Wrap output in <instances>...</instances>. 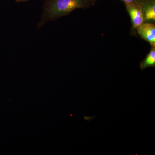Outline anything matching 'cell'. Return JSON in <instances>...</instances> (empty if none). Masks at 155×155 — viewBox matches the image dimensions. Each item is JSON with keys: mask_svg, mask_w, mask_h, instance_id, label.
I'll return each mask as SVG.
<instances>
[{"mask_svg": "<svg viewBox=\"0 0 155 155\" xmlns=\"http://www.w3.org/2000/svg\"><path fill=\"white\" fill-rule=\"evenodd\" d=\"M125 7L130 15L133 28L137 29L145 22L141 6L137 1L134 2L125 4Z\"/></svg>", "mask_w": 155, "mask_h": 155, "instance_id": "cell-2", "label": "cell"}, {"mask_svg": "<svg viewBox=\"0 0 155 155\" xmlns=\"http://www.w3.org/2000/svg\"><path fill=\"white\" fill-rule=\"evenodd\" d=\"M96 0H45L43 12L38 27L41 28L51 20L67 16L76 9H85L94 4Z\"/></svg>", "mask_w": 155, "mask_h": 155, "instance_id": "cell-1", "label": "cell"}, {"mask_svg": "<svg viewBox=\"0 0 155 155\" xmlns=\"http://www.w3.org/2000/svg\"><path fill=\"white\" fill-rule=\"evenodd\" d=\"M17 2H25L29 1V0H15Z\"/></svg>", "mask_w": 155, "mask_h": 155, "instance_id": "cell-7", "label": "cell"}, {"mask_svg": "<svg viewBox=\"0 0 155 155\" xmlns=\"http://www.w3.org/2000/svg\"><path fill=\"white\" fill-rule=\"evenodd\" d=\"M155 67V48L152 47L150 51L140 64V68L143 70L148 67Z\"/></svg>", "mask_w": 155, "mask_h": 155, "instance_id": "cell-5", "label": "cell"}, {"mask_svg": "<svg viewBox=\"0 0 155 155\" xmlns=\"http://www.w3.org/2000/svg\"><path fill=\"white\" fill-rule=\"evenodd\" d=\"M143 12L145 22L155 20V0H137Z\"/></svg>", "mask_w": 155, "mask_h": 155, "instance_id": "cell-4", "label": "cell"}, {"mask_svg": "<svg viewBox=\"0 0 155 155\" xmlns=\"http://www.w3.org/2000/svg\"><path fill=\"white\" fill-rule=\"evenodd\" d=\"M137 33L142 38L155 47V25L153 23L144 22L137 28Z\"/></svg>", "mask_w": 155, "mask_h": 155, "instance_id": "cell-3", "label": "cell"}, {"mask_svg": "<svg viewBox=\"0 0 155 155\" xmlns=\"http://www.w3.org/2000/svg\"><path fill=\"white\" fill-rule=\"evenodd\" d=\"M122 1L124 2L125 4H127V3L134 2H136L137 0H122Z\"/></svg>", "mask_w": 155, "mask_h": 155, "instance_id": "cell-6", "label": "cell"}]
</instances>
